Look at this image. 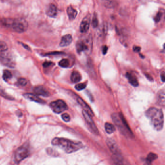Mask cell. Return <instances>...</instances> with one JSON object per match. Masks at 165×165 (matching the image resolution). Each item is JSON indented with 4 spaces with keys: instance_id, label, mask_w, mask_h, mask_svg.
I'll use <instances>...</instances> for the list:
<instances>
[{
    "instance_id": "obj_36",
    "label": "cell",
    "mask_w": 165,
    "mask_h": 165,
    "mask_svg": "<svg viewBox=\"0 0 165 165\" xmlns=\"http://www.w3.org/2000/svg\"><path fill=\"white\" fill-rule=\"evenodd\" d=\"M163 47H164V50H165V43H164V45Z\"/></svg>"
},
{
    "instance_id": "obj_2",
    "label": "cell",
    "mask_w": 165,
    "mask_h": 165,
    "mask_svg": "<svg viewBox=\"0 0 165 165\" xmlns=\"http://www.w3.org/2000/svg\"><path fill=\"white\" fill-rule=\"evenodd\" d=\"M3 26L18 33H22L27 30L28 23L23 18H5L2 20Z\"/></svg>"
},
{
    "instance_id": "obj_17",
    "label": "cell",
    "mask_w": 165,
    "mask_h": 165,
    "mask_svg": "<svg viewBox=\"0 0 165 165\" xmlns=\"http://www.w3.org/2000/svg\"><path fill=\"white\" fill-rule=\"evenodd\" d=\"M67 13L69 16V19L72 20L76 18L77 15V11L76 10L74 9L72 6L68 7L67 10Z\"/></svg>"
},
{
    "instance_id": "obj_11",
    "label": "cell",
    "mask_w": 165,
    "mask_h": 165,
    "mask_svg": "<svg viewBox=\"0 0 165 165\" xmlns=\"http://www.w3.org/2000/svg\"><path fill=\"white\" fill-rule=\"evenodd\" d=\"M76 101H77V103H78L79 104H80L81 107L83 108V111H85L87 113H88V114H89L90 116L92 117L94 116V114L93 111L90 108L88 104H87V103H85L83 99H82L80 97H77L76 98Z\"/></svg>"
},
{
    "instance_id": "obj_5",
    "label": "cell",
    "mask_w": 165,
    "mask_h": 165,
    "mask_svg": "<svg viewBox=\"0 0 165 165\" xmlns=\"http://www.w3.org/2000/svg\"><path fill=\"white\" fill-rule=\"evenodd\" d=\"M76 48L79 54L85 53L90 54L92 49V38L89 36L85 38L78 41L76 45Z\"/></svg>"
},
{
    "instance_id": "obj_26",
    "label": "cell",
    "mask_w": 165,
    "mask_h": 165,
    "mask_svg": "<svg viewBox=\"0 0 165 165\" xmlns=\"http://www.w3.org/2000/svg\"><path fill=\"white\" fill-rule=\"evenodd\" d=\"M8 47L7 43L3 41H0V52L7 51Z\"/></svg>"
},
{
    "instance_id": "obj_4",
    "label": "cell",
    "mask_w": 165,
    "mask_h": 165,
    "mask_svg": "<svg viewBox=\"0 0 165 165\" xmlns=\"http://www.w3.org/2000/svg\"><path fill=\"white\" fill-rule=\"evenodd\" d=\"M112 118L114 123L122 133L125 134H128L129 135H132L131 130L122 114H117L114 113L112 114Z\"/></svg>"
},
{
    "instance_id": "obj_30",
    "label": "cell",
    "mask_w": 165,
    "mask_h": 165,
    "mask_svg": "<svg viewBox=\"0 0 165 165\" xmlns=\"http://www.w3.org/2000/svg\"><path fill=\"white\" fill-rule=\"evenodd\" d=\"M92 26L94 28H96L98 26V20L96 14H95L93 16V19H92Z\"/></svg>"
},
{
    "instance_id": "obj_15",
    "label": "cell",
    "mask_w": 165,
    "mask_h": 165,
    "mask_svg": "<svg viewBox=\"0 0 165 165\" xmlns=\"http://www.w3.org/2000/svg\"><path fill=\"white\" fill-rule=\"evenodd\" d=\"M24 97L27 99H29L31 101H35L36 103H40L42 104L45 103V101L41 99V98L36 96V95L31 94V93H26L24 94Z\"/></svg>"
},
{
    "instance_id": "obj_18",
    "label": "cell",
    "mask_w": 165,
    "mask_h": 165,
    "mask_svg": "<svg viewBox=\"0 0 165 165\" xmlns=\"http://www.w3.org/2000/svg\"><path fill=\"white\" fill-rule=\"evenodd\" d=\"M82 79V76L77 71H74L71 74V80L74 83H77L80 82Z\"/></svg>"
},
{
    "instance_id": "obj_33",
    "label": "cell",
    "mask_w": 165,
    "mask_h": 165,
    "mask_svg": "<svg viewBox=\"0 0 165 165\" xmlns=\"http://www.w3.org/2000/svg\"><path fill=\"white\" fill-rule=\"evenodd\" d=\"M108 49V48L107 46L106 45H104V47H103V55L106 54L107 52Z\"/></svg>"
},
{
    "instance_id": "obj_24",
    "label": "cell",
    "mask_w": 165,
    "mask_h": 165,
    "mask_svg": "<svg viewBox=\"0 0 165 165\" xmlns=\"http://www.w3.org/2000/svg\"><path fill=\"white\" fill-rule=\"evenodd\" d=\"M157 101L159 104L163 106H165V94L161 93L159 95Z\"/></svg>"
},
{
    "instance_id": "obj_22",
    "label": "cell",
    "mask_w": 165,
    "mask_h": 165,
    "mask_svg": "<svg viewBox=\"0 0 165 165\" xmlns=\"http://www.w3.org/2000/svg\"><path fill=\"white\" fill-rule=\"evenodd\" d=\"M0 96L3 97L5 98L6 99H8V100H14V98H13L12 97L7 94L5 91V90L3 89V88H2L1 86H0Z\"/></svg>"
},
{
    "instance_id": "obj_7",
    "label": "cell",
    "mask_w": 165,
    "mask_h": 165,
    "mask_svg": "<svg viewBox=\"0 0 165 165\" xmlns=\"http://www.w3.org/2000/svg\"><path fill=\"white\" fill-rule=\"evenodd\" d=\"M50 107L52 111L56 114H60L68 109L67 104L61 99H58L50 103Z\"/></svg>"
},
{
    "instance_id": "obj_34",
    "label": "cell",
    "mask_w": 165,
    "mask_h": 165,
    "mask_svg": "<svg viewBox=\"0 0 165 165\" xmlns=\"http://www.w3.org/2000/svg\"><path fill=\"white\" fill-rule=\"evenodd\" d=\"M141 49V47L138 46H135L133 47V51L135 52H139Z\"/></svg>"
},
{
    "instance_id": "obj_27",
    "label": "cell",
    "mask_w": 165,
    "mask_h": 165,
    "mask_svg": "<svg viewBox=\"0 0 165 165\" xmlns=\"http://www.w3.org/2000/svg\"><path fill=\"white\" fill-rule=\"evenodd\" d=\"M87 84L86 83H78V84L76 85L75 88L78 91H81V90H82L85 89L86 87H87Z\"/></svg>"
},
{
    "instance_id": "obj_25",
    "label": "cell",
    "mask_w": 165,
    "mask_h": 165,
    "mask_svg": "<svg viewBox=\"0 0 165 165\" xmlns=\"http://www.w3.org/2000/svg\"><path fill=\"white\" fill-rule=\"evenodd\" d=\"M163 16V12L162 11H159L156 14V16L154 18V20L156 23H158L160 21Z\"/></svg>"
},
{
    "instance_id": "obj_10",
    "label": "cell",
    "mask_w": 165,
    "mask_h": 165,
    "mask_svg": "<svg viewBox=\"0 0 165 165\" xmlns=\"http://www.w3.org/2000/svg\"><path fill=\"white\" fill-rule=\"evenodd\" d=\"M90 16H86L81 22L80 25V31L81 32L85 34L88 32L90 27Z\"/></svg>"
},
{
    "instance_id": "obj_6",
    "label": "cell",
    "mask_w": 165,
    "mask_h": 165,
    "mask_svg": "<svg viewBox=\"0 0 165 165\" xmlns=\"http://www.w3.org/2000/svg\"><path fill=\"white\" fill-rule=\"evenodd\" d=\"M0 62L10 68L16 66V62L13 55L9 52H0Z\"/></svg>"
},
{
    "instance_id": "obj_19",
    "label": "cell",
    "mask_w": 165,
    "mask_h": 165,
    "mask_svg": "<svg viewBox=\"0 0 165 165\" xmlns=\"http://www.w3.org/2000/svg\"><path fill=\"white\" fill-rule=\"evenodd\" d=\"M157 154H156L153 153H150L148 154L147 156L146 157V161L145 165H151L153 161L157 158Z\"/></svg>"
},
{
    "instance_id": "obj_12",
    "label": "cell",
    "mask_w": 165,
    "mask_h": 165,
    "mask_svg": "<svg viewBox=\"0 0 165 165\" xmlns=\"http://www.w3.org/2000/svg\"><path fill=\"white\" fill-rule=\"evenodd\" d=\"M36 94L43 97H48L50 96V93L48 90L43 86H37L34 87V89Z\"/></svg>"
},
{
    "instance_id": "obj_3",
    "label": "cell",
    "mask_w": 165,
    "mask_h": 165,
    "mask_svg": "<svg viewBox=\"0 0 165 165\" xmlns=\"http://www.w3.org/2000/svg\"><path fill=\"white\" fill-rule=\"evenodd\" d=\"M145 115L150 120L152 126L154 130L160 131L164 126V115L160 109L150 108L145 112Z\"/></svg>"
},
{
    "instance_id": "obj_8",
    "label": "cell",
    "mask_w": 165,
    "mask_h": 165,
    "mask_svg": "<svg viewBox=\"0 0 165 165\" xmlns=\"http://www.w3.org/2000/svg\"><path fill=\"white\" fill-rule=\"evenodd\" d=\"M29 154L30 151L27 146H21L15 153V160L18 163L21 162L29 156Z\"/></svg>"
},
{
    "instance_id": "obj_28",
    "label": "cell",
    "mask_w": 165,
    "mask_h": 165,
    "mask_svg": "<svg viewBox=\"0 0 165 165\" xmlns=\"http://www.w3.org/2000/svg\"><path fill=\"white\" fill-rule=\"evenodd\" d=\"M18 83L20 85H21L22 87H24L27 85L28 81L26 79L24 78H20L18 80Z\"/></svg>"
},
{
    "instance_id": "obj_32",
    "label": "cell",
    "mask_w": 165,
    "mask_h": 165,
    "mask_svg": "<svg viewBox=\"0 0 165 165\" xmlns=\"http://www.w3.org/2000/svg\"><path fill=\"white\" fill-rule=\"evenodd\" d=\"M52 64V63L51 62H45L43 63V67L47 68L49 67V66H50L51 64Z\"/></svg>"
},
{
    "instance_id": "obj_20",
    "label": "cell",
    "mask_w": 165,
    "mask_h": 165,
    "mask_svg": "<svg viewBox=\"0 0 165 165\" xmlns=\"http://www.w3.org/2000/svg\"><path fill=\"white\" fill-rule=\"evenodd\" d=\"M105 130L108 134H112L115 131L116 128L112 124L106 123L105 124Z\"/></svg>"
},
{
    "instance_id": "obj_29",
    "label": "cell",
    "mask_w": 165,
    "mask_h": 165,
    "mask_svg": "<svg viewBox=\"0 0 165 165\" xmlns=\"http://www.w3.org/2000/svg\"><path fill=\"white\" fill-rule=\"evenodd\" d=\"M63 120L65 121V122H69L71 120V117L69 115V114H67V113H64L61 116Z\"/></svg>"
},
{
    "instance_id": "obj_21",
    "label": "cell",
    "mask_w": 165,
    "mask_h": 165,
    "mask_svg": "<svg viewBox=\"0 0 165 165\" xmlns=\"http://www.w3.org/2000/svg\"><path fill=\"white\" fill-rule=\"evenodd\" d=\"M12 77V74L11 72L9 71H8L7 70H5V71H3V78L5 81H7L10 79H11Z\"/></svg>"
},
{
    "instance_id": "obj_23",
    "label": "cell",
    "mask_w": 165,
    "mask_h": 165,
    "mask_svg": "<svg viewBox=\"0 0 165 165\" xmlns=\"http://www.w3.org/2000/svg\"><path fill=\"white\" fill-rule=\"evenodd\" d=\"M70 61L69 59H64L61 60L59 63V65L62 68H68L70 66Z\"/></svg>"
},
{
    "instance_id": "obj_16",
    "label": "cell",
    "mask_w": 165,
    "mask_h": 165,
    "mask_svg": "<svg viewBox=\"0 0 165 165\" xmlns=\"http://www.w3.org/2000/svg\"><path fill=\"white\" fill-rule=\"evenodd\" d=\"M126 76L128 79V82L132 85L135 87H138L139 85V82L137 78L134 74L130 72H127Z\"/></svg>"
},
{
    "instance_id": "obj_9",
    "label": "cell",
    "mask_w": 165,
    "mask_h": 165,
    "mask_svg": "<svg viewBox=\"0 0 165 165\" xmlns=\"http://www.w3.org/2000/svg\"><path fill=\"white\" fill-rule=\"evenodd\" d=\"M82 114L85 118V120L87 122V125H88V126L90 128L91 130L92 131L96 134H98L99 130H98V128H97L95 124L93 121V119L92 118V116H90L88 113H87L86 112H85L83 110L82 111Z\"/></svg>"
},
{
    "instance_id": "obj_35",
    "label": "cell",
    "mask_w": 165,
    "mask_h": 165,
    "mask_svg": "<svg viewBox=\"0 0 165 165\" xmlns=\"http://www.w3.org/2000/svg\"><path fill=\"white\" fill-rule=\"evenodd\" d=\"M161 79L163 82H165V72H162L161 74Z\"/></svg>"
},
{
    "instance_id": "obj_1",
    "label": "cell",
    "mask_w": 165,
    "mask_h": 165,
    "mask_svg": "<svg viewBox=\"0 0 165 165\" xmlns=\"http://www.w3.org/2000/svg\"><path fill=\"white\" fill-rule=\"evenodd\" d=\"M52 144L62 149L67 153L75 152L83 147L80 141H73L65 138H55L52 141Z\"/></svg>"
},
{
    "instance_id": "obj_31",
    "label": "cell",
    "mask_w": 165,
    "mask_h": 165,
    "mask_svg": "<svg viewBox=\"0 0 165 165\" xmlns=\"http://www.w3.org/2000/svg\"><path fill=\"white\" fill-rule=\"evenodd\" d=\"M20 43V45H22V47H23L24 48H25L27 50H29V51H30L31 50V48L28 45H26V44H25V43Z\"/></svg>"
},
{
    "instance_id": "obj_13",
    "label": "cell",
    "mask_w": 165,
    "mask_h": 165,
    "mask_svg": "<svg viewBox=\"0 0 165 165\" xmlns=\"http://www.w3.org/2000/svg\"><path fill=\"white\" fill-rule=\"evenodd\" d=\"M57 8L55 5L50 4L47 8L46 14L50 18H56L57 15Z\"/></svg>"
},
{
    "instance_id": "obj_14",
    "label": "cell",
    "mask_w": 165,
    "mask_h": 165,
    "mask_svg": "<svg viewBox=\"0 0 165 165\" xmlns=\"http://www.w3.org/2000/svg\"><path fill=\"white\" fill-rule=\"evenodd\" d=\"M72 36L71 34H66L62 37L61 41L59 43V46L61 47H67L72 43Z\"/></svg>"
}]
</instances>
